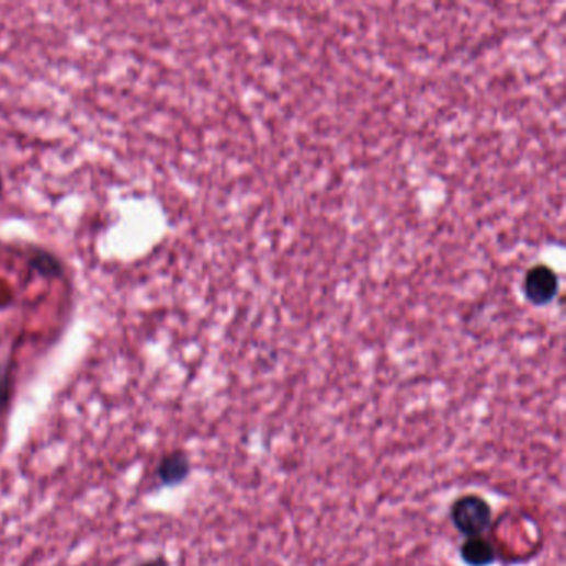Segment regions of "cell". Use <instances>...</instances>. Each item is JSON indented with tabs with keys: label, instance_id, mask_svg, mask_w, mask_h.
<instances>
[{
	"label": "cell",
	"instance_id": "cell-7",
	"mask_svg": "<svg viewBox=\"0 0 566 566\" xmlns=\"http://www.w3.org/2000/svg\"><path fill=\"white\" fill-rule=\"evenodd\" d=\"M140 566H168V562L163 558V556H157V558L148 559V562L142 563Z\"/></svg>",
	"mask_w": 566,
	"mask_h": 566
},
{
	"label": "cell",
	"instance_id": "cell-2",
	"mask_svg": "<svg viewBox=\"0 0 566 566\" xmlns=\"http://www.w3.org/2000/svg\"><path fill=\"white\" fill-rule=\"evenodd\" d=\"M558 291V276L546 264H536L527 271L523 280V294L535 306H545L552 303Z\"/></svg>",
	"mask_w": 566,
	"mask_h": 566
},
{
	"label": "cell",
	"instance_id": "cell-5",
	"mask_svg": "<svg viewBox=\"0 0 566 566\" xmlns=\"http://www.w3.org/2000/svg\"><path fill=\"white\" fill-rule=\"evenodd\" d=\"M11 399V380L5 372H0V412L8 406Z\"/></svg>",
	"mask_w": 566,
	"mask_h": 566
},
{
	"label": "cell",
	"instance_id": "cell-6",
	"mask_svg": "<svg viewBox=\"0 0 566 566\" xmlns=\"http://www.w3.org/2000/svg\"><path fill=\"white\" fill-rule=\"evenodd\" d=\"M38 271H41L42 274H48V271H50V274L55 273V270H57V263H55L52 258L45 257V254H42L41 258H38L37 263Z\"/></svg>",
	"mask_w": 566,
	"mask_h": 566
},
{
	"label": "cell",
	"instance_id": "cell-4",
	"mask_svg": "<svg viewBox=\"0 0 566 566\" xmlns=\"http://www.w3.org/2000/svg\"><path fill=\"white\" fill-rule=\"evenodd\" d=\"M461 558L468 566H490L497 562V550L485 536H474L461 546Z\"/></svg>",
	"mask_w": 566,
	"mask_h": 566
},
{
	"label": "cell",
	"instance_id": "cell-3",
	"mask_svg": "<svg viewBox=\"0 0 566 566\" xmlns=\"http://www.w3.org/2000/svg\"><path fill=\"white\" fill-rule=\"evenodd\" d=\"M157 472L161 484L173 487V485H180L186 480L188 475L192 472V464L184 452L174 451L161 459Z\"/></svg>",
	"mask_w": 566,
	"mask_h": 566
},
{
	"label": "cell",
	"instance_id": "cell-1",
	"mask_svg": "<svg viewBox=\"0 0 566 566\" xmlns=\"http://www.w3.org/2000/svg\"><path fill=\"white\" fill-rule=\"evenodd\" d=\"M451 520L455 530L467 539L484 536L494 522L490 503L480 495L465 494L451 507Z\"/></svg>",
	"mask_w": 566,
	"mask_h": 566
},
{
	"label": "cell",
	"instance_id": "cell-8",
	"mask_svg": "<svg viewBox=\"0 0 566 566\" xmlns=\"http://www.w3.org/2000/svg\"><path fill=\"white\" fill-rule=\"evenodd\" d=\"M0 193H2V178H0Z\"/></svg>",
	"mask_w": 566,
	"mask_h": 566
}]
</instances>
